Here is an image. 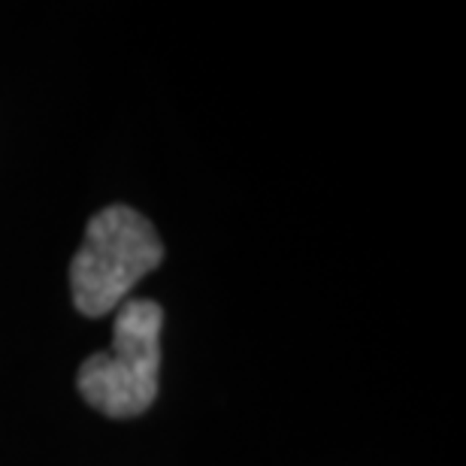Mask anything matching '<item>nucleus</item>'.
Masks as SVG:
<instances>
[{"label":"nucleus","instance_id":"nucleus-1","mask_svg":"<svg viewBox=\"0 0 466 466\" xmlns=\"http://www.w3.org/2000/svg\"><path fill=\"white\" fill-rule=\"evenodd\" d=\"M164 260V242L152 221L130 207L100 209L86 228V242L70 264L73 303L88 319L118 309L127 294Z\"/></svg>","mask_w":466,"mask_h":466},{"label":"nucleus","instance_id":"nucleus-2","mask_svg":"<svg viewBox=\"0 0 466 466\" xmlns=\"http://www.w3.org/2000/svg\"><path fill=\"white\" fill-rule=\"evenodd\" d=\"M164 309L146 297H130L118 306L113 349L97 351L79 367V394L109 418L143 415L157 397L161 376Z\"/></svg>","mask_w":466,"mask_h":466}]
</instances>
